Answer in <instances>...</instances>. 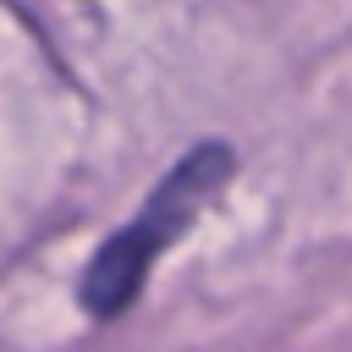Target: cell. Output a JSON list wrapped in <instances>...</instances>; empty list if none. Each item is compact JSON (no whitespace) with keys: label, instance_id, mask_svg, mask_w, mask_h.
<instances>
[{"label":"cell","instance_id":"obj_1","mask_svg":"<svg viewBox=\"0 0 352 352\" xmlns=\"http://www.w3.org/2000/svg\"><path fill=\"white\" fill-rule=\"evenodd\" d=\"M231 170H236V154H231L226 143H198L187 160H176V165L154 182V192L138 204V214H132L126 226H116V231L99 242V253L82 264L77 308H82L94 324L121 319V314L143 297V286H148L154 264L165 258V248H170L176 236H187L192 220L220 198V187L231 182Z\"/></svg>","mask_w":352,"mask_h":352}]
</instances>
